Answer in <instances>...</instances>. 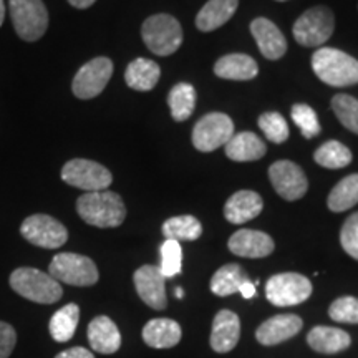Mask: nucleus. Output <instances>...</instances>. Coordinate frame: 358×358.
<instances>
[{
    "mask_svg": "<svg viewBox=\"0 0 358 358\" xmlns=\"http://www.w3.org/2000/svg\"><path fill=\"white\" fill-rule=\"evenodd\" d=\"M268 179L277 194L285 201L302 199L308 189V179L303 169L287 159L275 161L268 168Z\"/></svg>",
    "mask_w": 358,
    "mask_h": 358,
    "instance_id": "13",
    "label": "nucleus"
},
{
    "mask_svg": "<svg viewBox=\"0 0 358 358\" xmlns=\"http://www.w3.org/2000/svg\"><path fill=\"white\" fill-rule=\"evenodd\" d=\"M335 30V15L329 7L317 6L308 8L295 20L292 27L294 38L302 47H322L332 37Z\"/></svg>",
    "mask_w": 358,
    "mask_h": 358,
    "instance_id": "7",
    "label": "nucleus"
},
{
    "mask_svg": "<svg viewBox=\"0 0 358 358\" xmlns=\"http://www.w3.org/2000/svg\"><path fill=\"white\" fill-rule=\"evenodd\" d=\"M303 322L295 313H282V315H274L261 324L256 330V338L262 345L271 347L277 343L285 342V340L292 338L302 330Z\"/></svg>",
    "mask_w": 358,
    "mask_h": 358,
    "instance_id": "17",
    "label": "nucleus"
},
{
    "mask_svg": "<svg viewBox=\"0 0 358 358\" xmlns=\"http://www.w3.org/2000/svg\"><path fill=\"white\" fill-rule=\"evenodd\" d=\"M239 292L243 294V297H244V299H252L254 295L257 294V290H256V284H254L252 280L245 282V284L243 285V287H241Z\"/></svg>",
    "mask_w": 358,
    "mask_h": 358,
    "instance_id": "41",
    "label": "nucleus"
},
{
    "mask_svg": "<svg viewBox=\"0 0 358 358\" xmlns=\"http://www.w3.org/2000/svg\"><path fill=\"white\" fill-rule=\"evenodd\" d=\"M292 120L294 123L297 124L299 129H301L302 136L307 138V140H312V138L319 136L320 133V122L317 118L315 110L312 106L306 105V103H297V105L292 106Z\"/></svg>",
    "mask_w": 358,
    "mask_h": 358,
    "instance_id": "35",
    "label": "nucleus"
},
{
    "mask_svg": "<svg viewBox=\"0 0 358 358\" xmlns=\"http://www.w3.org/2000/svg\"><path fill=\"white\" fill-rule=\"evenodd\" d=\"M163 234L173 241H196L203 234V226L194 216L169 217L163 224Z\"/></svg>",
    "mask_w": 358,
    "mask_h": 358,
    "instance_id": "32",
    "label": "nucleus"
},
{
    "mask_svg": "<svg viewBox=\"0 0 358 358\" xmlns=\"http://www.w3.org/2000/svg\"><path fill=\"white\" fill-rule=\"evenodd\" d=\"M358 203V173L343 178L337 186L330 191L327 206L332 213H343Z\"/></svg>",
    "mask_w": 358,
    "mask_h": 358,
    "instance_id": "30",
    "label": "nucleus"
},
{
    "mask_svg": "<svg viewBox=\"0 0 358 358\" xmlns=\"http://www.w3.org/2000/svg\"><path fill=\"white\" fill-rule=\"evenodd\" d=\"M12 24L17 35L25 42H37L48 29V12L42 0H10Z\"/></svg>",
    "mask_w": 358,
    "mask_h": 358,
    "instance_id": "6",
    "label": "nucleus"
},
{
    "mask_svg": "<svg viewBox=\"0 0 358 358\" xmlns=\"http://www.w3.org/2000/svg\"><path fill=\"white\" fill-rule=\"evenodd\" d=\"M96 0H69V3L71 7L80 8V10H85V8L92 7Z\"/></svg>",
    "mask_w": 358,
    "mask_h": 358,
    "instance_id": "42",
    "label": "nucleus"
},
{
    "mask_svg": "<svg viewBox=\"0 0 358 358\" xmlns=\"http://www.w3.org/2000/svg\"><path fill=\"white\" fill-rule=\"evenodd\" d=\"M10 287L27 301L37 303H55L64 295L60 282L32 267L15 268L10 274Z\"/></svg>",
    "mask_w": 358,
    "mask_h": 358,
    "instance_id": "3",
    "label": "nucleus"
},
{
    "mask_svg": "<svg viewBox=\"0 0 358 358\" xmlns=\"http://www.w3.org/2000/svg\"><path fill=\"white\" fill-rule=\"evenodd\" d=\"M143 340L151 348H173L181 340V325L171 319H153L143 327Z\"/></svg>",
    "mask_w": 358,
    "mask_h": 358,
    "instance_id": "24",
    "label": "nucleus"
},
{
    "mask_svg": "<svg viewBox=\"0 0 358 358\" xmlns=\"http://www.w3.org/2000/svg\"><path fill=\"white\" fill-rule=\"evenodd\" d=\"M249 280L250 277L245 274L243 267L237 264H226L213 275L211 292L219 297H227V295L239 292L241 287Z\"/></svg>",
    "mask_w": 358,
    "mask_h": 358,
    "instance_id": "27",
    "label": "nucleus"
},
{
    "mask_svg": "<svg viewBox=\"0 0 358 358\" xmlns=\"http://www.w3.org/2000/svg\"><path fill=\"white\" fill-rule=\"evenodd\" d=\"M340 244L348 256L358 261V213H353L343 222L340 231Z\"/></svg>",
    "mask_w": 358,
    "mask_h": 358,
    "instance_id": "38",
    "label": "nucleus"
},
{
    "mask_svg": "<svg viewBox=\"0 0 358 358\" xmlns=\"http://www.w3.org/2000/svg\"><path fill=\"white\" fill-rule=\"evenodd\" d=\"M239 0H208L196 15V27L201 32H213L232 19Z\"/></svg>",
    "mask_w": 358,
    "mask_h": 358,
    "instance_id": "25",
    "label": "nucleus"
},
{
    "mask_svg": "<svg viewBox=\"0 0 358 358\" xmlns=\"http://www.w3.org/2000/svg\"><path fill=\"white\" fill-rule=\"evenodd\" d=\"M277 2H287V0H277Z\"/></svg>",
    "mask_w": 358,
    "mask_h": 358,
    "instance_id": "45",
    "label": "nucleus"
},
{
    "mask_svg": "<svg viewBox=\"0 0 358 358\" xmlns=\"http://www.w3.org/2000/svg\"><path fill=\"white\" fill-rule=\"evenodd\" d=\"M227 248L234 256L248 259H262L274 252V241L262 231L239 229L229 237Z\"/></svg>",
    "mask_w": 358,
    "mask_h": 358,
    "instance_id": "15",
    "label": "nucleus"
},
{
    "mask_svg": "<svg viewBox=\"0 0 358 358\" xmlns=\"http://www.w3.org/2000/svg\"><path fill=\"white\" fill-rule=\"evenodd\" d=\"M62 179L66 185L87 192L106 191L113 182L110 169L92 159L75 158L62 168Z\"/></svg>",
    "mask_w": 358,
    "mask_h": 358,
    "instance_id": "9",
    "label": "nucleus"
},
{
    "mask_svg": "<svg viewBox=\"0 0 358 358\" xmlns=\"http://www.w3.org/2000/svg\"><path fill=\"white\" fill-rule=\"evenodd\" d=\"M259 128L262 129V133L266 134L268 141L275 143V145H280V143L287 141L289 138V127L285 118L280 113H275V111H268V113H264L259 116Z\"/></svg>",
    "mask_w": 358,
    "mask_h": 358,
    "instance_id": "34",
    "label": "nucleus"
},
{
    "mask_svg": "<svg viewBox=\"0 0 358 358\" xmlns=\"http://www.w3.org/2000/svg\"><path fill=\"white\" fill-rule=\"evenodd\" d=\"M307 343L312 350L324 353V355H334V353L347 350L352 345V338L345 330L337 327L317 325L308 332Z\"/></svg>",
    "mask_w": 358,
    "mask_h": 358,
    "instance_id": "21",
    "label": "nucleus"
},
{
    "mask_svg": "<svg viewBox=\"0 0 358 358\" xmlns=\"http://www.w3.org/2000/svg\"><path fill=\"white\" fill-rule=\"evenodd\" d=\"M161 272L163 275L169 277L178 275L182 268V249L178 241L166 239L161 245Z\"/></svg>",
    "mask_w": 358,
    "mask_h": 358,
    "instance_id": "36",
    "label": "nucleus"
},
{
    "mask_svg": "<svg viewBox=\"0 0 358 358\" xmlns=\"http://www.w3.org/2000/svg\"><path fill=\"white\" fill-rule=\"evenodd\" d=\"M77 213L90 226L118 227L127 217V208L120 194L113 191H95L80 196L77 201Z\"/></svg>",
    "mask_w": 358,
    "mask_h": 358,
    "instance_id": "1",
    "label": "nucleus"
},
{
    "mask_svg": "<svg viewBox=\"0 0 358 358\" xmlns=\"http://www.w3.org/2000/svg\"><path fill=\"white\" fill-rule=\"evenodd\" d=\"M332 110L337 115L338 122L348 131L358 134V100L347 93H338L332 98Z\"/></svg>",
    "mask_w": 358,
    "mask_h": 358,
    "instance_id": "33",
    "label": "nucleus"
},
{
    "mask_svg": "<svg viewBox=\"0 0 358 358\" xmlns=\"http://www.w3.org/2000/svg\"><path fill=\"white\" fill-rule=\"evenodd\" d=\"M48 274L55 280L75 287H90L100 279L96 264L87 256L73 252L57 254L48 266Z\"/></svg>",
    "mask_w": 358,
    "mask_h": 358,
    "instance_id": "5",
    "label": "nucleus"
},
{
    "mask_svg": "<svg viewBox=\"0 0 358 358\" xmlns=\"http://www.w3.org/2000/svg\"><path fill=\"white\" fill-rule=\"evenodd\" d=\"M250 34L259 45V50L267 60H279L287 52V40L274 22L264 17L250 22Z\"/></svg>",
    "mask_w": 358,
    "mask_h": 358,
    "instance_id": "16",
    "label": "nucleus"
},
{
    "mask_svg": "<svg viewBox=\"0 0 358 358\" xmlns=\"http://www.w3.org/2000/svg\"><path fill=\"white\" fill-rule=\"evenodd\" d=\"M226 156L237 163H248V161H257L264 158L267 146L256 133L243 131L237 133L224 145Z\"/></svg>",
    "mask_w": 358,
    "mask_h": 358,
    "instance_id": "23",
    "label": "nucleus"
},
{
    "mask_svg": "<svg viewBox=\"0 0 358 358\" xmlns=\"http://www.w3.org/2000/svg\"><path fill=\"white\" fill-rule=\"evenodd\" d=\"M134 287L140 299L148 307L155 310H164L168 307L166 297V277L163 275L159 266H141L133 275Z\"/></svg>",
    "mask_w": 358,
    "mask_h": 358,
    "instance_id": "14",
    "label": "nucleus"
},
{
    "mask_svg": "<svg viewBox=\"0 0 358 358\" xmlns=\"http://www.w3.org/2000/svg\"><path fill=\"white\" fill-rule=\"evenodd\" d=\"M241 337V320L232 310H219L213 320L211 348L217 353H227L237 345Z\"/></svg>",
    "mask_w": 358,
    "mask_h": 358,
    "instance_id": "18",
    "label": "nucleus"
},
{
    "mask_svg": "<svg viewBox=\"0 0 358 358\" xmlns=\"http://www.w3.org/2000/svg\"><path fill=\"white\" fill-rule=\"evenodd\" d=\"M315 163L327 169H342L352 163V151L340 141L330 140L322 145L313 155Z\"/></svg>",
    "mask_w": 358,
    "mask_h": 358,
    "instance_id": "31",
    "label": "nucleus"
},
{
    "mask_svg": "<svg viewBox=\"0 0 358 358\" xmlns=\"http://www.w3.org/2000/svg\"><path fill=\"white\" fill-rule=\"evenodd\" d=\"M3 20H6V3H3V0H0V27H2Z\"/></svg>",
    "mask_w": 358,
    "mask_h": 358,
    "instance_id": "43",
    "label": "nucleus"
},
{
    "mask_svg": "<svg viewBox=\"0 0 358 358\" xmlns=\"http://www.w3.org/2000/svg\"><path fill=\"white\" fill-rule=\"evenodd\" d=\"M264 201L256 191H237L226 201L224 217L231 224H245L262 213Z\"/></svg>",
    "mask_w": 358,
    "mask_h": 358,
    "instance_id": "19",
    "label": "nucleus"
},
{
    "mask_svg": "<svg viewBox=\"0 0 358 358\" xmlns=\"http://www.w3.org/2000/svg\"><path fill=\"white\" fill-rule=\"evenodd\" d=\"M17 343V334L13 327L7 322H0V358H8L12 355Z\"/></svg>",
    "mask_w": 358,
    "mask_h": 358,
    "instance_id": "39",
    "label": "nucleus"
},
{
    "mask_svg": "<svg viewBox=\"0 0 358 358\" xmlns=\"http://www.w3.org/2000/svg\"><path fill=\"white\" fill-rule=\"evenodd\" d=\"M312 69L330 87L343 88L358 83V60L338 48H319L312 55Z\"/></svg>",
    "mask_w": 358,
    "mask_h": 358,
    "instance_id": "2",
    "label": "nucleus"
},
{
    "mask_svg": "<svg viewBox=\"0 0 358 358\" xmlns=\"http://www.w3.org/2000/svg\"><path fill=\"white\" fill-rule=\"evenodd\" d=\"M20 234L30 244L43 249H58L69 241V231L60 221L47 214H34L20 226Z\"/></svg>",
    "mask_w": 358,
    "mask_h": 358,
    "instance_id": "11",
    "label": "nucleus"
},
{
    "mask_svg": "<svg viewBox=\"0 0 358 358\" xmlns=\"http://www.w3.org/2000/svg\"><path fill=\"white\" fill-rule=\"evenodd\" d=\"M55 358H95V357H93V353L87 350V348L73 347V348H69V350L60 352Z\"/></svg>",
    "mask_w": 358,
    "mask_h": 358,
    "instance_id": "40",
    "label": "nucleus"
},
{
    "mask_svg": "<svg viewBox=\"0 0 358 358\" xmlns=\"http://www.w3.org/2000/svg\"><path fill=\"white\" fill-rule=\"evenodd\" d=\"M329 317L340 324H358V299L352 295L338 297L329 307Z\"/></svg>",
    "mask_w": 358,
    "mask_h": 358,
    "instance_id": "37",
    "label": "nucleus"
},
{
    "mask_svg": "<svg viewBox=\"0 0 358 358\" xmlns=\"http://www.w3.org/2000/svg\"><path fill=\"white\" fill-rule=\"evenodd\" d=\"M214 73L219 78L236 80V82H245L257 77L259 66L252 57L245 53H229L219 58L214 65Z\"/></svg>",
    "mask_w": 358,
    "mask_h": 358,
    "instance_id": "22",
    "label": "nucleus"
},
{
    "mask_svg": "<svg viewBox=\"0 0 358 358\" xmlns=\"http://www.w3.org/2000/svg\"><path fill=\"white\" fill-rule=\"evenodd\" d=\"M80 320V307L77 303H66L60 310L53 313L50 319V335L58 343H65L75 335Z\"/></svg>",
    "mask_w": 358,
    "mask_h": 358,
    "instance_id": "28",
    "label": "nucleus"
},
{
    "mask_svg": "<svg viewBox=\"0 0 358 358\" xmlns=\"http://www.w3.org/2000/svg\"><path fill=\"white\" fill-rule=\"evenodd\" d=\"M168 105L174 122H186L196 108V90L189 83L174 85L168 95Z\"/></svg>",
    "mask_w": 358,
    "mask_h": 358,
    "instance_id": "29",
    "label": "nucleus"
},
{
    "mask_svg": "<svg viewBox=\"0 0 358 358\" xmlns=\"http://www.w3.org/2000/svg\"><path fill=\"white\" fill-rule=\"evenodd\" d=\"M312 282L297 272H282L268 277L266 284L267 301L275 307H292L308 301Z\"/></svg>",
    "mask_w": 358,
    "mask_h": 358,
    "instance_id": "8",
    "label": "nucleus"
},
{
    "mask_svg": "<svg viewBox=\"0 0 358 358\" xmlns=\"http://www.w3.org/2000/svg\"><path fill=\"white\" fill-rule=\"evenodd\" d=\"M174 295H176L178 299H182V297H185V292H182L181 287H178L176 290H174Z\"/></svg>",
    "mask_w": 358,
    "mask_h": 358,
    "instance_id": "44",
    "label": "nucleus"
},
{
    "mask_svg": "<svg viewBox=\"0 0 358 358\" xmlns=\"http://www.w3.org/2000/svg\"><path fill=\"white\" fill-rule=\"evenodd\" d=\"M234 136V123L226 113H208L194 124L192 145L198 151L211 153Z\"/></svg>",
    "mask_w": 358,
    "mask_h": 358,
    "instance_id": "10",
    "label": "nucleus"
},
{
    "mask_svg": "<svg viewBox=\"0 0 358 358\" xmlns=\"http://www.w3.org/2000/svg\"><path fill=\"white\" fill-rule=\"evenodd\" d=\"M113 75V62L106 57H96L85 64L75 75L71 90L80 100H92L100 95Z\"/></svg>",
    "mask_w": 358,
    "mask_h": 358,
    "instance_id": "12",
    "label": "nucleus"
},
{
    "mask_svg": "<svg viewBox=\"0 0 358 358\" xmlns=\"http://www.w3.org/2000/svg\"><path fill=\"white\" fill-rule=\"evenodd\" d=\"M88 342L90 347L103 355H111L122 347V334L118 327L110 317H95L88 325Z\"/></svg>",
    "mask_w": 358,
    "mask_h": 358,
    "instance_id": "20",
    "label": "nucleus"
},
{
    "mask_svg": "<svg viewBox=\"0 0 358 358\" xmlns=\"http://www.w3.org/2000/svg\"><path fill=\"white\" fill-rule=\"evenodd\" d=\"M141 37L148 50L158 57H168L181 47L182 29L169 13H156L143 22Z\"/></svg>",
    "mask_w": 358,
    "mask_h": 358,
    "instance_id": "4",
    "label": "nucleus"
},
{
    "mask_svg": "<svg viewBox=\"0 0 358 358\" xmlns=\"http://www.w3.org/2000/svg\"><path fill=\"white\" fill-rule=\"evenodd\" d=\"M159 77V65L153 60H148V58H136L124 71V82L136 92H151L158 85Z\"/></svg>",
    "mask_w": 358,
    "mask_h": 358,
    "instance_id": "26",
    "label": "nucleus"
}]
</instances>
